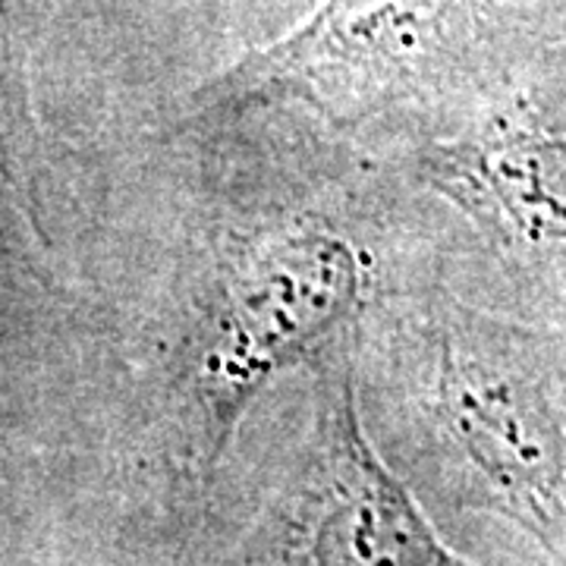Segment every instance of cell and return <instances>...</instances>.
Segmentation results:
<instances>
[{
  "mask_svg": "<svg viewBox=\"0 0 566 566\" xmlns=\"http://www.w3.org/2000/svg\"><path fill=\"white\" fill-rule=\"evenodd\" d=\"M359 346L308 371V419L227 566H475L368 438Z\"/></svg>",
  "mask_w": 566,
  "mask_h": 566,
  "instance_id": "277c9868",
  "label": "cell"
},
{
  "mask_svg": "<svg viewBox=\"0 0 566 566\" xmlns=\"http://www.w3.org/2000/svg\"><path fill=\"white\" fill-rule=\"evenodd\" d=\"M155 0H3L7 51L17 57L114 54L151 17Z\"/></svg>",
  "mask_w": 566,
  "mask_h": 566,
  "instance_id": "5b68a950",
  "label": "cell"
},
{
  "mask_svg": "<svg viewBox=\"0 0 566 566\" xmlns=\"http://www.w3.org/2000/svg\"><path fill=\"white\" fill-rule=\"evenodd\" d=\"M202 233L155 368L182 504L214 485L249 406L283 375L363 344L381 296L353 221L315 196H255Z\"/></svg>",
  "mask_w": 566,
  "mask_h": 566,
  "instance_id": "6da1fadb",
  "label": "cell"
},
{
  "mask_svg": "<svg viewBox=\"0 0 566 566\" xmlns=\"http://www.w3.org/2000/svg\"><path fill=\"white\" fill-rule=\"evenodd\" d=\"M359 363L406 460L444 501L504 520L566 564V331L444 283L378 296Z\"/></svg>",
  "mask_w": 566,
  "mask_h": 566,
  "instance_id": "7a4b0ae2",
  "label": "cell"
},
{
  "mask_svg": "<svg viewBox=\"0 0 566 566\" xmlns=\"http://www.w3.org/2000/svg\"><path fill=\"white\" fill-rule=\"evenodd\" d=\"M566 44V0H324L202 82L180 126L305 111L340 136L460 133Z\"/></svg>",
  "mask_w": 566,
  "mask_h": 566,
  "instance_id": "3957f363",
  "label": "cell"
}]
</instances>
